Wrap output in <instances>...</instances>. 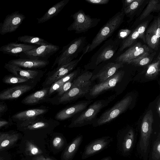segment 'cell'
I'll list each match as a JSON object with an SVG mask.
<instances>
[{
  "label": "cell",
  "instance_id": "obj_1",
  "mask_svg": "<svg viewBox=\"0 0 160 160\" xmlns=\"http://www.w3.org/2000/svg\"><path fill=\"white\" fill-rule=\"evenodd\" d=\"M125 14L123 10L117 12L100 29L91 43L87 45L89 52L96 48L103 42L111 36L123 21Z\"/></svg>",
  "mask_w": 160,
  "mask_h": 160
},
{
  "label": "cell",
  "instance_id": "obj_2",
  "mask_svg": "<svg viewBox=\"0 0 160 160\" xmlns=\"http://www.w3.org/2000/svg\"><path fill=\"white\" fill-rule=\"evenodd\" d=\"M86 38L84 36L78 37L63 47L60 54L56 58L52 68L56 65L57 68H59L74 60L85 47Z\"/></svg>",
  "mask_w": 160,
  "mask_h": 160
},
{
  "label": "cell",
  "instance_id": "obj_3",
  "mask_svg": "<svg viewBox=\"0 0 160 160\" xmlns=\"http://www.w3.org/2000/svg\"><path fill=\"white\" fill-rule=\"evenodd\" d=\"M120 43L117 39H111L106 41L84 66L85 70L94 69L101 62L111 58L116 53Z\"/></svg>",
  "mask_w": 160,
  "mask_h": 160
},
{
  "label": "cell",
  "instance_id": "obj_4",
  "mask_svg": "<svg viewBox=\"0 0 160 160\" xmlns=\"http://www.w3.org/2000/svg\"><path fill=\"white\" fill-rule=\"evenodd\" d=\"M110 97L107 100H101L95 102L85 111L72 122L69 127H81L86 125L92 121L103 108L108 105L114 98Z\"/></svg>",
  "mask_w": 160,
  "mask_h": 160
},
{
  "label": "cell",
  "instance_id": "obj_5",
  "mask_svg": "<svg viewBox=\"0 0 160 160\" xmlns=\"http://www.w3.org/2000/svg\"><path fill=\"white\" fill-rule=\"evenodd\" d=\"M73 21L67 28L68 31H74L76 33L85 32L96 26L100 21V18H92L86 14L82 9L72 14Z\"/></svg>",
  "mask_w": 160,
  "mask_h": 160
},
{
  "label": "cell",
  "instance_id": "obj_6",
  "mask_svg": "<svg viewBox=\"0 0 160 160\" xmlns=\"http://www.w3.org/2000/svg\"><path fill=\"white\" fill-rule=\"evenodd\" d=\"M132 100L131 96L124 97L110 109L102 113L94 125H101L110 122L126 110L131 104Z\"/></svg>",
  "mask_w": 160,
  "mask_h": 160
},
{
  "label": "cell",
  "instance_id": "obj_7",
  "mask_svg": "<svg viewBox=\"0 0 160 160\" xmlns=\"http://www.w3.org/2000/svg\"><path fill=\"white\" fill-rule=\"evenodd\" d=\"M154 121L152 112L150 110L147 112L142 120L141 126V136L139 142L140 150L146 152L148 148L149 139L152 132Z\"/></svg>",
  "mask_w": 160,
  "mask_h": 160
},
{
  "label": "cell",
  "instance_id": "obj_8",
  "mask_svg": "<svg viewBox=\"0 0 160 160\" xmlns=\"http://www.w3.org/2000/svg\"><path fill=\"white\" fill-rule=\"evenodd\" d=\"M48 111L44 108H34L18 112L12 115L11 118L16 122L17 126L21 128L32 122L38 117Z\"/></svg>",
  "mask_w": 160,
  "mask_h": 160
},
{
  "label": "cell",
  "instance_id": "obj_9",
  "mask_svg": "<svg viewBox=\"0 0 160 160\" xmlns=\"http://www.w3.org/2000/svg\"><path fill=\"white\" fill-rule=\"evenodd\" d=\"M86 53L85 52L82 51V53L79 58L74 59L68 63L56 68L51 72L44 82V86L50 85L69 73L77 66Z\"/></svg>",
  "mask_w": 160,
  "mask_h": 160
},
{
  "label": "cell",
  "instance_id": "obj_10",
  "mask_svg": "<svg viewBox=\"0 0 160 160\" xmlns=\"http://www.w3.org/2000/svg\"><path fill=\"white\" fill-rule=\"evenodd\" d=\"M153 51L148 46L138 42L129 48L124 52L118 57L116 62L124 64L137 58L146 52H152Z\"/></svg>",
  "mask_w": 160,
  "mask_h": 160
},
{
  "label": "cell",
  "instance_id": "obj_11",
  "mask_svg": "<svg viewBox=\"0 0 160 160\" xmlns=\"http://www.w3.org/2000/svg\"><path fill=\"white\" fill-rule=\"evenodd\" d=\"M124 73L123 71H117L105 81L94 85L89 91L90 95L92 97H96L104 91L114 87L121 81Z\"/></svg>",
  "mask_w": 160,
  "mask_h": 160
},
{
  "label": "cell",
  "instance_id": "obj_12",
  "mask_svg": "<svg viewBox=\"0 0 160 160\" xmlns=\"http://www.w3.org/2000/svg\"><path fill=\"white\" fill-rule=\"evenodd\" d=\"M25 18L24 15L18 11L8 15L3 22L0 23V34L4 35L15 31Z\"/></svg>",
  "mask_w": 160,
  "mask_h": 160
},
{
  "label": "cell",
  "instance_id": "obj_13",
  "mask_svg": "<svg viewBox=\"0 0 160 160\" xmlns=\"http://www.w3.org/2000/svg\"><path fill=\"white\" fill-rule=\"evenodd\" d=\"M59 48L58 46L50 43L39 46L23 53L30 59L48 60L49 58L58 52Z\"/></svg>",
  "mask_w": 160,
  "mask_h": 160
},
{
  "label": "cell",
  "instance_id": "obj_14",
  "mask_svg": "<svg viewBox=\"0 0 160 160\" xmlns=\"http://www.w3.org/2000/svg\"><path fill=\"white\" fill-rule=\"evenodd\" d=\"M34 85L30 83L19 84L7 88L0 92V101L15 100L32 89Z\"/></svg>",
  "mask_w": 160,
  "mask_h": 160
},
{
  "label": "cell",
  "instance_id": "obj_15",
  "mask_svg": "<svg viewBox=\"0 0 160 160\" xmlns=\"http://www.w3.org/2000/svg\"><path fill=\"white\" fill-rule=\"evenodd\" d=\"M112 140V138L107 136L93 141L85 147L82 158L86 159L102 151L108 147Z\"/></svg>",
  "mask_w": 160,
  "mask_h": 160
},
{
  "label": "cell",
  "instance_id": "obj_16",
  "mask_svg": "<svg viewBox=\"0 0 160 160\" xmlns=\"http://www.w3.org/2000/svg\"><path fill=\"white\" fill-rule=\"evenodd\" d=\"M148 23V21L142 23L124 39L118 49V52L123 51L131 46L138 38L141 39L145 43V33Z\"/></svg>",
  "mask_w": 160,
  "mask_h": 160
},
{
  "label": "cell",
  "instance_id": "obj_17",
  "mask_svg": "<svg viewBox=\"0 0 160 160\" xmlns=\"http://www.w3.org/2000/svg\"><path fill=\"white\" fill-rule=\"evenodd\" d=\"M4 67L13 75L26 78L31 81L35 79L42 73V71L40 70L23 69L8 63L5 64Z\"/></svg>",
  "mask_w": 160,
  "mask_h": 160
},
{
  "label": "cell",
  "instance_id": "obj_18",
  "mask_svg": "<svg viewBox=\"0 0 160 160\" xmlns=\"http://www.w3.org/2000/svg\"><path fill=\"white\" fill-rule=\"evenodd\" d=\"M8 63L22 68L37 69L45 67L49 64V62L41 59L19 58L10 60Z\"/></svg>",
  "mask_w": 160,
  "mask_h": 160
},
{
  "label": "cell",
  "instance_id": "obj_19",
  "mask_svg": "<svg viewBox=\"0 0 160 160\" xmlns=\"http://www.w3.org/2000/svg\"><path fill=\"white\" fill-rule=\"evenodd\" d=\"M123 66V64L109 62L104 66L96 74L92 75L91 80L97 79L99 81V83L102 82L114 75L118 69Z\"/></svg>",
  "mask_w": 160,
  "mask_h": 160
},
{
  "label": "cell",
  "instance_id": "obj_20",
  "mask_svg": "<svg viewBox=\"0 0 160 160\" xmlns=\"http://www.w3.org/2000/svg\"><path fill=\"white\" fill-rule=\"evenodd\" d=\"M91 85V84L84 85L70 88L60 96L58 100L59 103L69 102L84 95L89 92Z\"/></svg>",
  "mask_w": 160,
  "mask_h": 160
},
{
  "label": "cell",
  "instance_id": "obj_21",
  "mask_svg": "<svg viewBox=\"0 0 160 160\" xmlns=\"http://www.w3.org/2000/svg\"><path fill=\"white\" fill-rule=\"evenodd\" d=\"M38 46L29 44L11 42L1 46L0 51L3 53L16 56L21 52L30 50Z\"/></svg>",
  "mask_w": 160,
  "mask_h": 160
},
{
  "label": "cell",
  "instance_id": "obj_22",
  "mask_svg": "<svg viewBox=\"0 0 160 160\" xmlns=\"http://www.w3.org/2000/svg\"><path fill=\"white\" fill-rule=\"evenodd\" d=\"M91 102L87 101L81 102L65 108L58 112L55 115V118L60 120L67 119L85 109Z\"/></svg>",
  "mask_w": 160,
  "mask_h": 160
},
{
  "label": "cell",
  "instance_id": "obj_23",
  "mask_svg": "<svg viewBox=\"0 0 160 160\" xmlns=\"http://www.w3.org/2000/svg\"><path fill=\"white\" fill-rule=\"evenodd\" d=\"M82 135L75 138L66 148L61 156L62 160H72L78 150L82 140Z\"/></svg>",
  "mask_w": 160,
  "mask_h": 160
},
{
  "label": "cell",
  "instance_id": "obj_24",
  "mask_svg": "<svg viewBox=\"0 0 160 160\" xmlns=\"http://www.w3.org/2000/svg\"><path fill=\"white\" fill-rule=\"evenodd\" d=\"M69 0H62L50 8L41 18H37L38 23H44L57 15L68 3Z\"/></svg>",
  "mask_w": 160,
  "mask_h": 160
},
{
  "label": "cell",
  "instance_id": "obj_25",
  "mask_svg": "<svg viewBox=\"0 0 160 160\" xmlns=\"http://www.w3.org/2000/svg\"><path fill=\"white\" fill-rule=\"evenodd\" d=\"M49 88L48 87L37 91L27 96L21 102L26 105H33L43 100L48 95Z\"/></svg>",
  "mask_w": 160,
  "mask_h": 160
},
{
  "label": "cell",
  "instance_id": "obj_26",
  "mask_svg": "<svg viewBox=\"0 0 160 160\" xmlns=\"http://www.w3.org/2000/svg\"><path fill=\"white\" fill-rule=\"evenodd\" d=\"M80 72L81 69L78 68L53 83L49 88L48 95L52 94L71 78L76 77Z\"/></svg>",
  "mask_w": 160,
  "mask_h": 160
},
{
  "label": "cell",
  "instance_id": "obj_27",
  "mask_svg": "<svg viewBox=\"0 0 160 160\" xmlns=\"http://www.w3.org/2000/svg\"><path fill=\"white\" fill-rule=\"evenodd\" d=\"M156 54L155 52L151 53L146 52L129 61L127 63L136 66H144L148 65L151 62Z\"/></svg>",
  "mask_w": 160,
  "mask_h": 160
},
{
  "label": "cell",
  "instance_id": "obj_28",
  "mask_svg": "<svg viewBox=\"0 0 160 160\" xmlns=\"http://www.w3.org/2000/svg\"><path fill=\"white\" fill-rule=\"evenodd\" d=\"M18 138V133H0V150L12 145Z\"/></svg>",
  "mask_w": 160,
  "mask_h": 160
},
{
  "label": "cell",
  "instance_id": "obj_29",
  "mask_svg": "<svg viewBox=\"0 0 160 160\" xmlns=\"http://www.w3.org/2000/svg\"><path fill=\"white\" fill-rule=\"evenodd\" d=\"M160 71V53L156 59L149 64L145 73V77L149 79L155 78Z\"/></svg>",
  "mask_w": 160,
  "mask_h": 160
},
{
  "label": "cell",
  "instance_id": "obj_30",
  "mask_svg": "<svg viewBox=\"0 0 160 160\" xmlns=\"http://www.w3.org/2000/svg\"><path fill=\"white\" fill-rule=\"evenodd\" d=\"M160 10V1L159 0H150L146 7L141 15L139 20L144 19L152 12H158Z\"/></svg>",
  "mask_w": 160,
  "mask_h": 160
},
{
  "label": "cell",
  "instance_id": "obj_31",
  "mask_svg": "<svg viewBox=\"0 0 160 160\" xmlns=\"http://www.w3.org/2000/svg\"><path fill=\"white\" fill-rule=\"evenodd\" d=\"M134 140V133L132 129L129 130L123 139L122 148L124 152L130 151L132 148Z\"/></svg>",
  "mask_w": 160,
  "mask_h": 160
},
{
  "label": "cell",
  "instance_id": "obj_32",
  "mask_svg": "<svg viewBox=\"0 0 160 160\" xmlns=\"http://www.w3.org/2000/svg\"><path fill=\"white\" fill-rule=\"evenodd\" d=\"M18 41L26 43H30L38 45H46L50 43L39 37L24 35L18 38Z\"/></svg>",
  "mask_w": 160,
  "mask_h": 160
},
{
  "label": "cell",
  "instance_id": "obj_33",
  "mask_svg": "<svg viewBox=\"0 0 160 160\" xmlns=\"http://www.w3.org/2000/svg\"><path fill=\"white\" fill-rule=\"evenodd\" d=\"M30 81L31 80L27 78L19 77L12 74L5 75L2 79V82L7 84H20Z\"/></svg>",
  "mask_w": 160,
  "mask_h": 160
},
{
  "label": "cell",
  "instance_id": "obj_34",
  "mask_svg": "<svg viewBox=\"0 0 160 160\" xmlns=\"http://www.w3.org/2000/svg\"><path fill=\"white\" fill-rule=\"evenodd\" d=\"M145 43L152 50H158L159 45V39L154 34L152 33L146 34L145 35Z\"/></svg>",
  "mask_w": 160,
  "mask_h": 160
},
{
  "label": "cell",
  "instance_id": "obj_35",
  "mask_svg": "<svg viewBox=\"0 0 160 160\" xmlns=\"http://www.w3.org/2000/svg\"><path fill=\"white\" fill-rule=\"evenodd\" d=\"M25 152L27 155L29 156H38L43 153L39 147L29 141H26Z\"/></svg>",
  "mask_w": 160,
  "mask_h": 160
},
{
  "label": "cell",
  "instance_id": "obj_36",
  "mask_svg": "<svg viewBox=\"0 0 160 160\" xmlns=\"http://www.w3.org/2000/svg\"><path fill=\"white\" fill-rule=\"evenodd\" d=\"M146 34L152 33L155 35L160 40V18L159 16L154 18L152 23L146 31Z\"/></svg>",
  "mask_w": 160,
  "mask_h": 160
},
{
  "label": "cell",
  "instance_id": "obj_37",
  "mask_svg": "<svg viewBox=\"0 0 160 160\" xmlns=\"http://www.w3.org/2000/svg\"><path fill=\"white\" fill-rule=\"evenodd\" d=\"M49 123L46 121H40L37 118L27 126L21 128L25 130H35L48 127Z\"/></svg>",
  "mask_w": 160,
  "mask_h": 160
},
{
  "label": "cell",
  "instance_id": "obj_38",
  "mask_svg": "<svg viewBox=\"0 0 160 160\" xmlns=\"http://www.w3.org/2000/svg\"><path fill=\"white\" fill-rule=\"evenodd\" d=\"M144 1V0H134L129 6L124 8L123 11L125 14H132L138 10Z\"/></svg>",
  "mask_w": 160,
  "mask_h": 160
},
{
  "label": "cell",
  "instance_id": "obj_39",
  "mask_svg": "<svg viewBox=\"0 0 160 160\" xmlns=\"http://www.w3.org/2000/svg\"><path fill=\"white\" fill-rule=\"evenodd\" d=\"M152 158L153 160L160 159V134L159 132L157 138L153 143L152 152Z\"/></svg>",
  "mask_w": 160,
  "mask_h": 160
},
{
  "label": "cell",
  "instance_id": "obj_40",
  "mask_svg": "<svg viewBox=\"0 0 160 160\" xmlns=\"http://www.w3.org/2000/svg\"><path fill=\"white\" fill-rule=\"evenodd\" d=\"M74 78H72L69 80L56 91L59 96H61L70 88Z\"/></svg>",
  "mask_w": 160,
  "mask_h": 160
},
{
  "label": "cell",
  "instance_id": "obj_41",
  "mask_svg": "<svg viewBox=\"0 0 160 160\" xmlns=\"http://www.w3.org/2000/svg\"><path fill=\"white\" fill-rule=\"evenodd\" d=\"M65 143L63 138L60 135L55 136L52 139V144L53 148L57 149H61Z\"/></svg>",
  "mask_w": 160,
  "mask_h": 160
},
{
  "label": "cell",
  "instance_id": "obj_42",
  "mask_svg": "<svg viewBox=\"0 0 160 160\" xmlns=\"http://www.w3.org/2000/svg\"><path fill=\"white\" fill-rule=\"evenodd\" d=\"M131 30L125 29H121L119 31L118 37L119 38L125 39L132 32Z\"/></svg>",
  "mask_w": 160,
  "mask_h": 160
},
{
  "label": "cell",
  "instance_id": "obj_43",
  "mask_svg": "<svg viewBox=\"0 0 160 160\" xmlns=\"http://www.w3.org/2000/svg\"><path fill=\"white\" fill-rule=\"evenodd\" d=\"M11 118L8 120L0 118V129L12 125L13 124Z\"/></svg>",
  "mask_w": 160,
  "mask_h": 160
},
{
  "label": "cell",
  "instance_id": "obj_44",
  "mask_svg": "<svg viewBox=\"0 0 160 160\" xmlns=\"http://www.w3.org/2000/svg\"><path fill=\"white\" fill-rule=\"evenodd\" d=\"M8 110V106L6 103L0 102V118L5 114Z\"/></svg>",
  "mask_w": 160,
  "mask_h": 160
},
{
  "label": "cell",
  "instance_id": "obj_45",
  "mask_svg": "<svg viewBox=\"0 0 160 160\" xmlns=\"http://www.w3.org/2000/svg\"><path fill=\"white\" fill-rule=\"evenodd\" d=\"M87 2L94 4H104L108 3L109 0H85Z\"/></svg>",
  "mask_w": 160,
  "mask_h": 160
},
{
  "label": "cell",
  "instance_id": "obj_46",
  "mask_svg": "<svg viewBox=\"0 0 160 160\" xmlns=\"http://www.w3.org/2000/svg\"><path fill=\"white\" fill-rule=\"evenodd\" d=\"M32 160H55L52 158L44 157L41 155L37 156L32 158Z\"/></svg>",
  "mask_w": 160,
  "mask_h": 160
},
{
  "label": "cell",
  "instance_id": "obj_47",
  "mask_svg": "<svg viewBox=\"0 0 160 160\" xmlns=\"http://www.w3.org/2000/svg\"><path fill=\"white\" fill-rule=\"evenodd\" d=\"M156 109L157 112L159 116H160V99H158L157 102L156 106Z\"/></svg>",
  "mask_w": 160,
  "mask_h": 160
},
{
  "label": "cell",
  "instance_id": "obj_48",
  "mask_svg": "<svg viewBox=\"0 0 160 160\" xmlns=\"http://www.w3.org/2000/svg\"><path fill=\"white\" fill-rule=\"evenodd\" d=\"M134 0H126L124 1V5L125 8L129 6Z\"/></svg>",
  "mask_w": 160,
  "mask_h": 160
},
{
  "label": "cell",
  "instance_id": "obj_49",
  "mask_svg": "<svg viewBox=\"0 0 160 160\" xmlns=\"http://www.w3.org/2000/svg\"><path fill=\"white\" fill-rule=\"evenodd\" d=\"M100 160H112L111 157L108 156Z\"/></svg>",
  "mask_w": 160,
  "mask_h": 160
},
{
  "label": "cell",
  "instance_id": "obj_50",
  "mask_svg": "<svg viewBox=\"0 0 160 160\" xmlns=\"http://www.w3.org/2000/svg\"><path fill=\"white\" fill-rule=\"evenodd\" d=\"M4 158L2 157H0V160H3Z\"/></svg>",
  "mask_w": 160,
  "mask_h": 160
}]
</instances>
